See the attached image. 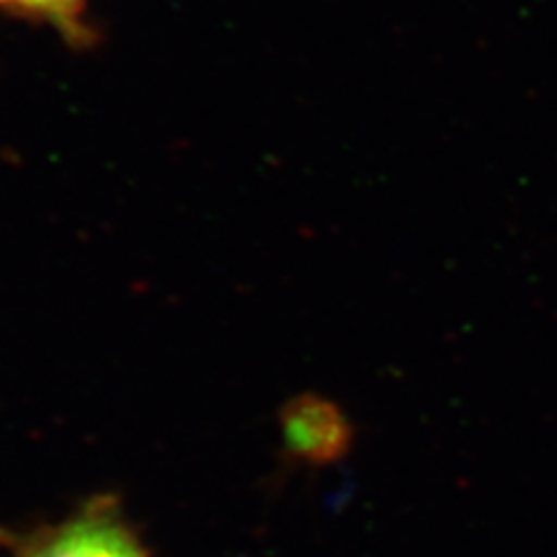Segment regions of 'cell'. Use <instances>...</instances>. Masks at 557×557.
Masks as SVG:
<instances>
[{"instance_id": "6da1fadb", "label": "cell", "mask_w": 557, "mask_h": 557, "mask_svg": "<svg viewBox=\"0 0 557 557\" xmlns=\"http://www.w3.org/2000/svg\"><path fill=\"white\" fill-rule=\"evenodd\" d=\"M22 557H147L112 502H94L57 528L30 536Z\"/></svg>"}, {"instance_id": "7a4b0ae2", "label": "cell", "mask_w": 557, "mask_h": 557, "mask_svg": "<svg viewBox=\"0 0 557 557\" xmlns=\"http://www.w3.org/2000/svg\"><path fill=\"white\" fill-rule=\"evenodd\" d=\"M282 444L302 465H335L354 446V423L344 409L319 393L290 397L278 411Z\"/></svg>"}, {"instance_id": "3957f363", "label": "cell", "mask_w": 557, "mask_h": 557, "mask_svg": "<svg viewBox=\"0 0 557 557\" xmlns=\"http://www.w3.org/2000/svg\"><path fill=\"white\" fill-rule=\"evenodd\" d=\"M0 5L22 20L59 30L61 38L75 45L91 38V28L86 22L89 0H0Z\"/></svg>"}]
</instances>
